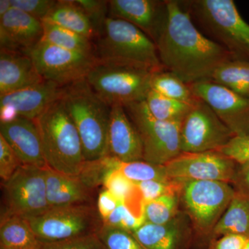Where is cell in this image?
I'll return each instance as SVG.
<instances>
[{"instance_id":"22","label":"cell","mask_w":249,"mask_h":249,"mask_svg":"<svg viewBox=\"0 0 249 249\" xmlns=\"http://www.w3.org/2000/svg\"><path fill=\"white\" fill-rule=\"evenodd\" d=\"M46 187L49 207L89 204L91 188L78 177L70 176L47 167Z\"/></svg>"},{"instance_id":"32","label":"cell","mask_w":249,"mask_h":249,"mask_svg":"<svg viewBox=\"0 0 249 249\" xmlns=\"http://www.w3.org/2000/svg\"><path fill=\"white\" fill-rule=\"evenodd\" d=\"M179 194H170L144 203L145 222L160 225L173 220L179 213Z\"/></svg>"},{"instance_id":"33","label":"cell","mask_w":249,"mask_h":249,"mask_svg":"<svg viewBox=\"0 0 249 249\" xmlns=\"http://www.w3.org/2000/svg\"><path fill=\"white\" fill-rule=\"evenodd\" d=\"M97 234L107 249H145L133 233L101 224Z\"/></svg>"},{"instance_id":"45","label":"cell","mask_w":249,"mask_h":249,"mask_svg":"<svg viewBox=\"0 0 249 249\" xmlns=\"http://www.w3.org/2000/svg\"><path fill=\"white\" fill-rule=\"evenodd\" d=\"M245 249H249V241L248 244H247V246H246Z\"/></svg>"},{"instance_id":"28","label":"cell","mask_w":249,"mask_h":249,"mask_svg":"<svg viewBox=\"0 0 249 249\" xmlns=\"http://www.w3.org/2000/svg\"><path fill=\"white\" fill-rule=\"evenodd\" d=\"M211 80L227 87L241 96L249 98V61H228L218 67Z\"/></svg>"},{"instance_id":"3","label":"cell","mask_w":249,"mask_h":249,"mask_svg":"<svg viewBox=\"0 0 249 249\" xmlns=\"http://www.w3.org/2000/svg\"><path fill=\"white\" fill-rule=\"evenodd\" d=\"M192 20L235 60L249 61V24L232 0H182Z\"/></svg>"},{"instance_id":"15","label":"cell","mask_w":249,"mask_h":249,"mask_svg":"<svg viewBox=\"0 0 249 249\" xmlns=\"http://www.w3.org/2000/svg\"><path fill=\"white\" fill-rule=\"evenodd\" d=\"M65 88L44 80L25 89L1 95L0 122H11L18 117L36 120L51 105L61 99Z\"/></svg>"},{"instance_id":"16","label":"cell","mask_w":249,"mask_h":249,"mask_svg":"<svg viewBox=\"0 0 249 249\" xmlns=\"http://www.w3.org/2000/svg\"><path fill=\"white\" fill-rule=\"evenodd\" d=\"M0 135L16 152L22 165L43 169L48 167L36 120L18 117L11 122L0 123Z\"/></svg>"},{"instance_id":"31","label":"cell","mask_w":249,"mask_h":249,"mask_svg":"<svg viewBox=\"0 0 249 249\" xmlns=\"http://www.w3.org/2000/svg\"><path fill=\"white\" fill-rule=\"evenodd\" d=\"M113 168L137 183L151 180H170L164 165L153 164L145 160L124 162L112 157Z\"/></svg>"},{"instance_id":"21","label":"cell","mask_w":249,"mask_h":249,"mask_svg":"<svg viewBox=\"0 0 249 249\" xmlns=\"http://www.w3.org/2000/svg\"><path fill=\"white\" fill-rule=\"evenodd\" d=\"M132 233L145 249H187L190 243L186 219L180 213L166 224L145 222Z\"/></svg>"},{"instance_id":"6","label":"cell","mask_w":249,"mask_h":249,"mask_svg":"<svg viewBox=\"0 0 249 249\" xmlns=\"http://www.w3.org/2000/svg\"><path fill=\"white\" fill-rule=\"evenodd\" d=\"M154 72L97 60L85 80L110 107L144 101Z\"/></svg>"},{"instance_id":"26","label":"cell","mask_w":249,"mask_h":249,"mask_svg":"<svg viewBox=\"0 0 249 249\" xmlns=\"http://www.w3.org/2000/svg\"><path fill=\"white\" fill-rule=\"evenodd\" d=\"M103 185L105 189L110 192L136 214L143 216L144 201L138 187L119 170L113 168V165L111 170L106 174Z\"/></svg>"},{"instance_id":"30","label":"cell","mask_w":249,"mask_h":249,"mask_svg":"<svg viewBox=\"0 0 249 249\" xmlns=\"http://www.w3.org/2000/svg\"><path fill=\"white\" fill-rule=\"evenodd\" d=\"M151 89L166 97L190 105H194L198 100L189 85L175 73L165 69L154 72L151 79Z\"/></svg>"},{"instance_id":"34","label":"cell","mask_w":249,"mask_h":249,"mask_svg":"<svg viewBox=\"0 0 249 249\" xmlns=\"http://www.w3.org/2000/svg\"><path fill=\"white\" fill-rule=\"evenodd\" d=\"M144 223V217L136 214L123 203L118 206L107 219L102 220L103 225L131 232L137 231Z\"/></svg>"},{"instance_id":"13","label":"cell","mask_w":249,"mask_h":249,"mask_svg":"<svg viewBox=\"0 0 249 249\" xmlns=\"http://www.w3.org/2000/svg\"><path fill=\"white\" fill-rule=\"evenodd\" d=\"M237 163L220 152H181L164 165L167 175L177 181H217L231 183Z\"/></svg>"},{"instance_id":"8","label":"cell","mask_w":249,"mask_h":249,"mask_svg":"<svg viewBox=\"0 0 249 249\" xmlns=\"http://www.w3.org/2000/svg\"><path fill=\"white\" fill-rule=\"evenodd\" d=\"M124 107L142 138L143 160L164 165L181 153V122L158 120L149 111L145 101L129 103Z\"/></svg>"},{"instance_id":"7","label":"cell","mask_w":249,"mask_h":249,"mask_svg":"<svg viewBox=\"0 0 249 249\" xmlns=\"http://www.w3.org/2000/svg\"><path fill=\"white\" fill-rule=\"evenodd\" d=\"M235 195V191L229 183L217 181H182L180 200L182 201L186 214L196 232L206 237L209 244L214 227Z\"/></svg>"},{"instance_id":"5","label":"cell","mask_w":249,"mask_h":249,"mask_svg":"<svg viewBox=\"0 0 249 249\" xmlns=\"http://www.w3.org/2000/svg\"><path fill=\"white\" fill-rule=\"evenodd\" d=\"M98 37L95 51L100 61L152 72L165 69L154 41L130 23L109 17Z\"/></svg>"},{"instance_id":"20","label":"cell","mask_w":249,"mask_h":249,"mask_svg":"<svg viewBox=\"0 0 249 249\" xmlns=\"http://www.w3.org/2000/svg\"><path fill=\"white\" fill-rule=\"evenodd\" d=\"M44 80L27 53L0 49V96L34 86Z\"/></svg>"},{"instance_id":"1","label":"cell","mask_w":249,"mask_h":249,"mask_svg":"<svg viewBox=\"0 0 249 249\" xmlns=\"http://www.w3.org/2000/svg\"><path fill=\"white\" fill-rule=\"evenodd\" d=\"M165 69L187 84L211 80L231 54L206 37L192 20L182 0H166V14L155 42Z\"/></svg>"},{"instance_id":"24","label":"cell","mask_w":249,"mask_h":249,"mask_svg":"<svg viewBox=\"0 0 249 249\" xmlns=\"http://www.w3.org/2000/svg\"><path fill=\"white\" fill-rule=\"evenodd\" d=\"M42 242L25 218L1 213L0 247L14 249H39Z\"/></svg>"},{"instance_id":"38","label":"cell","mask_w":249,"mask_h":249,"mask_svg":"<svg viewBox=\"0 0 249 249\" xmlns=\"http://www.w3.org/2000/svg\"><path fill=\"white\" fill-rule=\"evenodd\" d=\"M22 165L16 152L0 135V178L1 182L7 181Z\"/></svg>"},{"instance_id":"40","label":"cell","mask_w":249,"mask_h":249,"mask_svg":"<svg viewBox=\"0 0 249 249\" xmlns=\"http://www.w3.org/2000/svg\"><path fill=\"white\" fill-rule=\"evenodd\" d=\"M217 151L237 163L249 161V136L232 137L227 145Z\"/></svg>"},{"instance_id":"10","label":"cell","mask_w":249,"mask_h":249,"mask_svg":"<svg viewBox=\"0 0 249 249\" xmlns=\"http://www.w3.org/2000/svg\"><path fill=\"white\" fill-rule=\"evenodd\" d=\"M34 62L42 78L60 86H69L86 78L98 59L40 40L24 52Z\"/></svg>"},{"instance_id":"14","label":"cell","mask_w":249,"mask_h":249,"mask_svg":"<svg viewBox=\"0 0 249 249\" xmlns=\"http://www.w3.org/2000/svg\"><path fill=\"white\" fill-rule=\"evenodd\" d=\"M189 85L196 97L213 109L235 137L249 136V98L211 80Z\"/></svg>"},{"instance_id":"23","label":"cell","mask_w":249,"mask_h":249,"mask_svg":"<svg viewBox=\"0 0 249 249\" xmlns=\"http://www.w3.org/2000/svg\"><path fill=\"white\" fill-rule=\"evenodd\" d=\"M42 22L51 23L91 40L96 36L91 21L75 0H59Z\"/></svg>"},{"instance_id":"42","label":"cell","mask_w":249,"mask_h":249,"mask_svg":"<svg viewBox=\"0 0 249 249\" xmlns=\"http://www.w3.org/2000/svg\"><path fill=\"white\" fill-rule=\"evenodd\" d=\"M231 184L236 193L249 198V161L237 163Z\"/></svg>"},{"instance_id":"41","label":"cell","mask_w":249,"mask_h":249,"mask_svg":"<svg viewBox=\"0 0 249 249\" xmlns=\"http://www.w3.org/2000/svg\"><path fill=\"white\" fill-rule=\"evenodd\" d=\"M249 241V237L243 235H223L211 242L206 249H245Z\"/></svg>"},{"instance_id":"17","label":"cell","mask_w":249,"mask_h":249,"mask_svg":"<svg viewBox=\"0 0 249 249\" xmlns=\"http://www.w3.org/2000/svg\"><path fill=\"white\" fill-rule=\"evenodd\" d=\"M111 107L107 156L124 162L143 160L142 138L124 106L115 105Z\"/></svg>"},{"instance_id":"37","label":"cell","mask_w":249,"mask_h":249,"mask_svg":"<svg viewBox=\"0 0 249 249\" xmlns=\"http://www.w3.org/2000/svg\"><path fill=\"white\" fill-rule=\"evenodd\" d=\"M39 249H107L97 232L58 242H42Z\"/></svg>"},{"instance_id":"25","label":"cell","mask_w":249,"mask_h":249,"mask_svg":"<svg viewBox=\"0 0 249 249\" xmlns=\"http://www.w3.org/2000/svg\"><path fill=\"white\" fill-rule=\"evenodd\" d=\"M226 235H243L249 238V198L236 192L230 204L214 227L211 242Z\"/></svg>"},{"instance_id":"36","label":"cell","mask_w":249,"mask_h":249,"mask_svg":"<svg viewBox=\"0 0 249 249\" xmlns=\"http://www.w3.org/2000/svg\"><path fill=\"white\" fill-rule=\"evenodd\" d=\"M76 2L89 18L96 36H99L109 18V1L76 0Z\"/></svg>"},{"instance_id":"27","label":"cell","mask_w":249,"mask_h":249,"mask_svg":"<svg viewBox=\"0 0 249 249\" xmlns=\"http://www.w3.org/2000/svg\"><path fill=\"white\" fill-rule=\"evenodd\" d=\"M42 22L43 36L41 40L67 50L96 55L95 47L90 39L55 24Z\"/></svg>"},{"instance_id":"19","label":"cell","mask_w":249,"mask_h":249,"mask_svg":"<svg viewBox=\"0 0 249 249\" xmlns=\"http://www.w3.org/2000/svg\"><path fill=\"white\" fill-rule=\"evenodd\" d=\"M43 25L21 10L12 8L0 18V47L14 52H26L42 40Z\"/></svg>"},{"instance_id":"43","label":"cell","mask_w":249,"mask_h":249,"mask_svg":"<svg viewBox=\"0 0 249 249\" xmlns=\"http://www.w3.org/2000/svg\"><path fill=\"white\" fill-rule=\"evenodd\" d=\"M121 203L114 195L104 188L98 195L97 201V211L101 220L107 219Z\"/></svg>"},{"instance_id":"11","label":"cell","mask_w":249,"mask_h":249,"mask_svg":"<svg viewBox=\"0 0 249 249\" xmlns=\"http://www.w3.org/2000/svg\"><path fill=\"white\" fill-rule=\"evenodd\" d=\"M45 169L22 165L7 181L2 183L5 209L1 213L28 219L40 215L50 209Z\"/></svg>"},{"instance_id":"39","label":"cell","mask_w":249,"mask_h":249,"mask_svg":"<svg viewBox=\"0 0 249 249\" xmlns=\"http://www.w3.org/2000/svg\"><path fill=\"white\" fill-rule=\"evenodd\" d=\"M16 8L36 19L42 21L53 9L57 1L54 0H11Z\"/></svg>"},{"instance_id":"46","label":"cell","mask_w":249,"mask_h":249,"mask_svg":"<svg viewBox=\"0 0 249 249\" xmlns=\"http://www.w3.org/2000/svg\"><path fill=\"white\" fill-rule=\"evenodd\" d=\"M0 249H14L5 248V247H0Z\"/></svg>"},{"instance_id":"2","label":"cell","mask_w":249,"mask_h":249,"mask_svg":"<svg viewBox=\"0 0 249 249\" xmlns=\"http://www.w3.org/2000/svg\"><path fill=\"white\" fill-rule=\"evenodd\" d=\"M62 101L79 134L85 160L107 155V134L111 107L82 80L65 88Z\"/></svg>"},{"instance_id":"35","label":"cell","mask_w":249,"mask_h":249,"mask_svg":"<svg viewBox=\"0 0 249 249\" xmlns=\"http://www.w3.org/2000/svg\"><path fill=\"white\" fill-rule=\"evenodd\" d=\"M144 203L157 199L165 195L179 194L182 181L177 180H151L136 183Z\"/></svg>"},{"instance_id":"4","label":"cell","mask_w":249,"mask_h":249,"mask_svg":"<svg viewBox=\"0 0 249 249\" xmlns=\"http://www.w3.org/2000/svg\"><path fill=\"white\" fill-rule=\"evenodd\" d=\"M36 121L49 168L79 178L87 160L79 134L62 98L51 105Z\"/></svg>"},{"instance_id":"9","label":"cell","mask_w":249,"mask_h":249,"mask_svg":"<svg viewBox=\"0 0 249 249\" xmlns=\"http://www.w3.org/2000/svg\"><path fill=\"white\" fill-rule=\"evenodd\" d=\"M27 219L42 242H58L95 233L101 226L96 210L90 204L50 208L44 213Z\"/></svg>"},{"instance_id":"12","label":"cell","mask_w":249,"mask_h":249,"mask_svg":"<svg viewBox=\"0 0 249 249\" xmlns=\"http://www.w3.org/2000/svg\"><path fill=\"white\" fill-rule=\"evenodd\" d=\"M235 137L204 101L198 98L181 123V152L217 151Z\"/></svg>"},{"instance_id":"44","label":"cell","mask_w":249,"mask_h":249,"mask_svg":"<svg viewBox=\"0 0 249 249\" xmlns=\"http://www.w3.org/2000/svg\"><path fill=\"white\" fill-rule=\"evenodd\" d=\"M12 8L11 0H0V18L7 14Z\"/></svg>"},{"instance_id":"18","label":"cell","mask_w":249,"mask_h":249,"mask_svg":"<svg viewBox=\"0 0 249 249\" xmlns=\"http://www.w3.org/2000/svg\"><path fill=\"white\" fill-rule=\"evenodd\" d=\"M166 14V0H110L109 17L133 24L154 42L158 38Z\"/></svg>"},{"instance_id":"29","label":"cell","mask_w":249,"mask_h":249,"mask_svg":"<svg viewBox=\"0 0 249 249\" xmlns=\"http://www.w3.org/2000/svg\"><path fill=\"white\" fill-rule=\"evenodd\" d=\"M144 101L154 117L167 122H181L193 106L166 97L152 89Z\"/></svg>"}]
</instances>
